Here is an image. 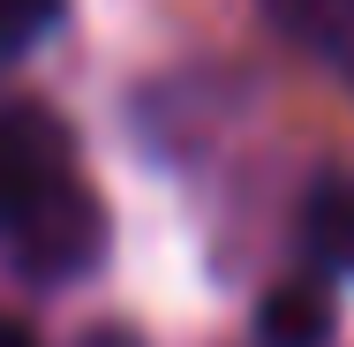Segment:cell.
<instances>
[{
	"mask_svg": "<svg viewBox=\"0 0 354 347\" xmlns=\"http://www.w3.org/2000/svg\"><path fill=\"white\" fill-rule=\"evenodd\" d=\"M257 332H264V347H324L332 310H324V294H309V287H279V294L257 310Z\"/></svg>",
	"mask_w": 354,
	"mask_h": 347,
	"instance_id": "5b68a950",
	"label": "cell"
},
{
	"mask_svg": "<svg viewBox=\"0 0 354 347\" xmlns=\"http://www.w3.org/2000/svg\"><path fill=\"white\" fill-rule=\"evenodd\" d=\"M301 249L309 265L354 279V174H324L301 204Z\"/></svg>",
	"mask_w": 354,
	"mask_h": 347,
	"instance_id": "277c9868",
	"label": "cell"
},
{
	"mask_svg": "<svg viewBox=\"0 0 354 347\" xmlns=\"http://www.w3.org/2000/svg\"><path fill=\"white\" fill-rule=\"evenodd\" d=\"M98 242H106V219H98L91 189H83L75 174L61 181V189H46L38 204L8 226V257H15L23 272H38V279H68V272H83V265L98 257Z\"/></svg>",
	"mask_w": 354,
	"mask_h": 347,
	"instance_id": "6da1fadb",
	"label": "cell"
},
{
	"mask_svg": "<svg viewBox=\"0 0 354 347\" xmlns=\"http://www.w3.org/2000/svg\"><path fill=\"white\" fill-rule=\"evenodd\" d=\"M294 46H309L324 69L354 91V0H264Z\"/></svg>",
	"mask_w": 354,
	"mask_h": 347,
	"instance_id": "3957f363",
	"label": "cell"
},
{
	"mask_svg": "<svg viewBox=\"0 0 354 347\" xmlns=\"http://www.w3.org/2000/svg\"><path fill=\"white\" fill-rule=\"evenodd\" d=\"M75 166H68V136L53 114L38 106H0V242L23 211L38 204L46 189H61Z\"/></svg>",
	"mask_w": 354,
	"mask_h": 347,
	"instance_id": "7a4b0ae2",
	"label": "cell"
},
{
	"mask_svg": "<svg viewBox=\"0 0 354 347\" xmlns=\"http://www.w3.org/2000/svg\"><path fill=\"white\" fill-rule=\"evenodd\" d=\"M61 8H68V0H0V61L30 53V46L61 23Z\"/></svg>",
	"mask_w": 354,
	"mask_h": 347,
	"instance_id": "8992f818",
	"label": "cell"
},
{
	"mask_svg": "<svg viewBox=\"0 0 354 347\" xmlns=\"http://www.w3.org/2000/svg\"><path fill=\"white\" fill-rule=\"evenodd\" d=\"M83 347H136V340H129V332H91Z\"/></svg>",
	"mask_w": 354,
	"mask_h": 347,
	"instance_id": "ba28073f",
	"label": "cell"
},
{
	"mask_svg": "<svg viewBox=\"0 0 354 347\" xmlns=\"http://www.w3.org/2000/svg\"><path fill=\"white\" fill-rule=\"evenodd\" d=\"M0 347H38V340H30V332H23L15 317H0Z\"/></svg>",
	"mask_w": 354,
	"mask_h": 347,
	"instance_id": "52a82bcc",
	"label": "cell"
}]
</instances>
